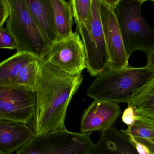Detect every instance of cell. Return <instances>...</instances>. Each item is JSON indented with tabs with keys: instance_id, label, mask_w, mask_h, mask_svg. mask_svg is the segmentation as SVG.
I'll list each match as a JSON object with an SVG mask.
<instances>
[{
	"instance_id": "9",
	"label": "cell",
	"mask_w": 154,
	"mask_h": 154,
	"mask_svg": "<svg viewBox=\"0 0 154 154\" xmlns=\"http://www.w3.org/2000/svg\"><path fill=\"white\" fill-rule=\"evenodd\" d=\"M100 17L108 56L107 68L116 70L129 66L121 34L116 19L114 8L101 0Z\"/></svg>"
},
{
	"instance_id": "18",
	"label": "cell",
	"mask_w": 154,
	"mask_h": 154,
	"mask_svg": "<svg viewBox=\"0 0 154 154\" xmlns=\"http://www.w3.org/2000/svg\"><path fill=\"white\" fill-rule=\"evenodd\" d=\"M38 65V58L27 64L17 77L16 84L28 87L35 91Z\"/></svg>"
},
{
	"instance_id": "10",
	"label": "cell",
	"mask_w": 154,
	"mask_h": 154,
	"mask_svg": "<svg viewBox=\"0 0 154 154\" xmlns=\"http://www.w3.org/2000/svg\"><path fill=\"white\" fill-rule=\"evenodd\" d=\"M121 113L120 107L117 103L94 100L83 113L81 132L104 131L112 126Z\"/></svg>"
},
{
	"instance_id": "24",
	"label": "cell",
	"mask_w": 154,
	"mask_h": 154,
	"mask_svg": "<svg viewBox=\"0 0 154 154\" xmlns=\"http://www.w3.org/2000/svg\"><path fill=\"white\" fill-rule=\"evenodd\" d=\"M147 62L146 66L149 69L154 70V49L146 54Z\"/></svg>"
},
{
	"instance_id": "13",
	"label": "cell",
	"mask_w": 154,
	"mask_h": 154,
	"mask_svg": "<svg viewBox=\"0 0 154 154\" xmlns=\"http://www.w3.org/2000/svg\"><path fill=\"white\" fill-rule=\"evenodd\" d=\"M95 154H139L124 133L112 126L102 131L100 139L94 144Z\"/></svg>"
},
{
	"instance_id": "3",
	"label": "cell",
	"mask_w": 154,
	"mask_h": 154,
	"mask_svg": "<svg viewBox=\"0 0 154 154\" xmlns=\"http://www.w3.org/2000/svg\"><path fill=\"white\" fill-rule=\"evenodd\" d=\"M146 0H119L115 7L116 19L126 53L145 54L154 49V30L142 16L141 6Z\"/></svg>"
},
{
	"instance_id": "2",
	"label": "cell",
	"mask_w": 154,
	"mask_h": 154,
	"mask_svg": "<svg viewBox=\"0 0 154 154\" xmlns=\"http://www.w3.org/2000/svg\"><path fill=\"white\" fill-rule=\"evenodd\" d=\"M154 78V70L146 66L107 69L96 76L87 90L94 100L119 104L127 103L136 91Z\"/></svg>"
},
{
	"instance_id": "16",
	"label": "cell",
	"mask_w": 154,
	"mask_h": 154,
	"mask_svg": "<svg viewBox=\"0 0 154 154\" xmlns=\"http://www.w3.org/2000/svg\"><path fill=\"white\" fill-rule=\"evenodd\" d=\"M38 58L31 54L16 53L0 63V84L17 85V77L29 63Z\"/></svg>"
},
{
	"instance_id": "21",
	"label": "cell",
	"mask_w": 154,
	"mask_h": 154,
	"mask_svg": "<svg viewBox=\"0 0 154 154\" xmlns=\"http://www.w3.org/2000/svg\"><path fill=\"white\" fill-rule=\"evenodd\" d=\"M121 132L124 133L128 137L131 143L134 146L139 154H152L147 147L136 140L129 133L125 132L123 130H122Z\"/></svg>"
},
{
	"instance_id": "12",
	"label": "cell",
	"mask_w": 154,
	"mask_h": 154,
	"mask_svg": "<svg viewBox=\"0 0 154 154\" xmlns=\"http://www.w3.org/2000/svg\"><path fill=\"white\" fill-rule=\"evenodd\" d=\"M31 16L45 42L57 40L54 12L50 0H26Z\"/></svg>"
},
{
	"instance_id": "25",
	"label": "cell",
	"mask_w": 154,
	"mask_h": 154,
	"mask_svg": "<svg viewBox=\"0 0 154 154\" xmlns=\"http://www.w3.org/2000/svg\"><path fill=\"white\" fill-rule=\"evenodd\" d=\"M104 1L108 5L115 9L116 5L119 1V0H104Z\"/></svg>"
},
{
	"instance_id": "11",
	"label": "cell",
	"mask_w": 154,
	"mask_h": 154,
	"mask_svg": "<svg viewBox=\"0 0 154 154\" xmlns=\"http://www.w3.org/2000/svg\"><path fill=\"white\" fill-rule=\"evenodd\" d=\"M26 124L0 120V154H12L35 136Z\"/></svg>"
},
{
	"instance_id": "4",
	"label": "cell",
	"mask_w": 154,
	"mask_h": 154,
	"mask_svg": "<svg viewBox=\"0 0 154 154\" xmlns=\"http://www.w3.org/2000/svg\"><path fill=\"white\" fill-rule=\"evenodd\" d=\"M90 134L66 129L36 135L16 154H91L94 144Z\"/></svg>"
},
{
	"instance_id": "20",
	"label": "cell",
	"mask_w": 154,
	"mask_h": 154,
	"mask_svg": "<svg viewBox=\"0 0 154 154\" xmlns=\"http://www.w3.org/2000/svg\"><path fill=\"white\" fill-rule=\"evenodd\" d=\"M16 42L11 34L4 27L0 28V49H16Z\"/></svg>"
},
{
	"instance_id": "14",
	"label": "cell",
	"mask_w": 154,
	"mask_h": 154,
	"mask_svg": "<svg viewBox=\"0 0 154 154\" xmlns=\"http://www.w3.org/2000/svg\"><path fill=\"white\" fill-rule=\"evenodd\" d=\"M127 103L136 116L154 120V78L136 91Z\"/></svg>"
},
{
	"instance_id": "15",
	"label": "cell",
	"mask_w": 154,
	"mask_h": 154,
	"mask_svg": "<svg viewBox=\"0 0 154 154\" xmlns=\"http://www.w3.org/2000/svg\"><path fill=\"white\" fill-rule=\"evenodd\" d=\"M54 12L57 40L64 39L73 33V13L70 1L50 0Z\"/></svg>"
},
{
	"instance_id": "8",
	"label": "cell",
	"mask_w": 154,
	"mask_h": 154,
	"mask_svg": "<svg viewBox=\"0 0 154 154\" xmlns=\"http://www.w3.org/2000/svg\"><path fill=\"white\" fill-rule=\"evenodd\" d=\"M36 105L34 90L17 85L0 84V120L31 127Z\"/></svg>"
},
{
	"instance_id": "23",
	"label": "cell",
	"mask_w": 154,
	"mask_h": 154,
	"mask_svg": "<svg viewBox=\"0 0 154 154\" xmlns=\"http://www.w3.org/2000/svg\"><path fill=\"white\" fill-rule=\"evenodd\" d=\"M136 119V116L133 109L130 107H127L122 114V122L128 126L134 122Z\"/></svg>"
},
{
	"instance_id": "5",
	"label": "cell",
	"mask_w": 154,
	"mask_h": 154,
	"mask_svg": "<svg viewBox=\"0 0 154 154\" xmlns=\"http://www.w3.org/2000/svg\"><path fill=\"white\" fill-rule=\"evenodd\" d=\"M10 14L6 29L16 42L17 53L31 54L39 58L48 45L45 42L26 0H8Z\"/></svg>"
},
{
	"instance_id": "17",
	"label": "cell",
	"mask_w": 154,
	"mask_h": 154,
	"mask_svg": "<svg viewBox=\"0 0 154 154\" xmlns=\"http://www.w3.org/2000/svg\"><path fill=\"white\" fill-rule=\"evenodd\" d=\"M123 131L148 148L154 154V120L136 116L133 123Z\"/></svg>"
},
{
	"instance_id": "22",
	"label": "cell",
	"mask_w": 154,
	"mask_h": 154,
	"mask_svg": "<svg viewBox=\"0 0 154 154\" xmlns=\"http://www.w3.org/2000/svg\"><path fill=\"white\" fill-rule=\"evenodd\" d=\"M10 11L8 0H0V28L4 26L9 16Z\"/></svg>"
},
{
	"instance_id": "19",
	"label": "cell",
	"mask_w": 154,
	"mask_h": 154,
	"mask_svg": "<svg viewBox=\"0 0 154 154\" xmlns=\"http://www.w3.org/2000/svg\"><path fill=\"white\" fill-rule=\"evenodd\" d=\"M70 2L76 25L85 23L91 14V0H71Z\"/></svg>"
},
{
	"instance_id": "7",
	"label": "cell",
	"mask_w": 154,
	"mask_h": 154,
	"mask_svg": "<svg viewBox=\"0 0 154 154\" xmlns=\"http://www.w3.org/2000/svg\"><path fill=\"white\" fill-rule=\"evenodd\" d=\"M69 75L82 74L86 68L85 51L77 30L66 38L48 45L38 58Z\"/></svg>"
},
{
	"instance_id": "6",
	"label": "cell",
	"mask_w": 154,
	"mask_h": 154,
	"mask_svg": "<svg viewBox=\"0 0 154 154\" xmlns=\"http://www.w3.org/2000/svg\"><path fill=\"white\" fill-rule=\"evenodd\" d=\"M101 0H91V14L86 22L76 25L86 57V69L96 76L108 69V56L100 17Z\"/></svg>"
},
{
	"instance_id": "1",
	"label": "cell",
	"mask_w": 154,
	"mask_h": 154,
	"mask_svg": "<svg viewBox=\"0 0 154 154\" xmlns=\"http://www.w3.org/2000/svg\"><path fill=\"white\" fill-rule=\"evenodd\" d=\"M83 80L48 63L38 61L35 92L37 105L31 128L36 135L66 130V116L72 97Z\"/></svg>"
}]
</instances>
